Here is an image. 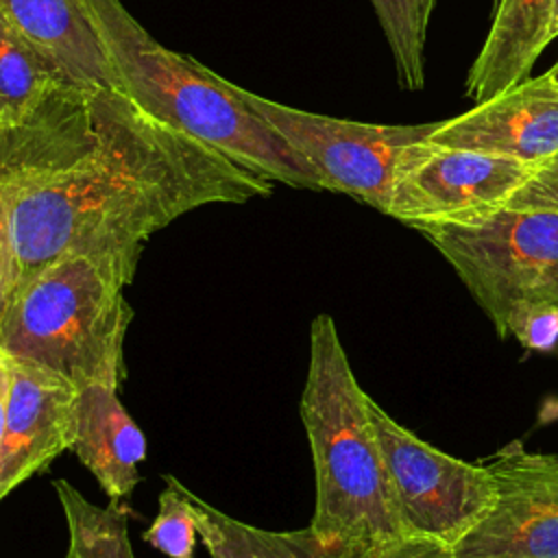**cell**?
Returning <instances> with one entry per match:
<instances>
[{
	"label": "cell",
	"instance_id": "6da1fadb",
	"mask_svg": "<svg viewBox=\"0 0 558 558\" xmlns=\"http://www.w3.org/2000/svg\"><path fill=\"white\" fill-rule=\"evenodd\" d=\"M270 194L272 181L150 116L116 85L63 92L17 129L9 216L20 283L83 255L131 286L144 244L179 216Z\"/></svg>",
	"mask_w": 558,
	"mask_h": 558
},
{
	"label": "cell",
	"instance_id": "7a4b0ae2",
	"mask_svg": "<svg viewBox=\"0 0 558 558\" xmlns=\"http://www.w3.org/2000/svg\"><path fill=\"white\" fill-rule=\"evenodd\" d=\"M81 4L102 44L113 85L144 111L272 183L325 190L314 166L240 98L233 83L161 46L120 0Z\"/></svg>",
	"mask_w": 558,
	"mask_h": 558
},
{
	"label": "cell",
	"instance_id": "3957f363",
	"mask_svg": "<svg viewBox=\"0 0 558 558\" xmlns=\"http://www.w3.org/2000/svg\"><path fill=\"white\" fill-rule=\"evenodd\" d=\"M368 403L333 318L318 314L310 325V362L299 408L316 480L310 527L351 556L408 534Z\"/></svg>",
	"mask_w": 558,
	"mask_h": 558
},
{
	"label": "cell",
	"instance_id": "277c9868",
	"mask_svg": "<svg viewBox=\"0 0 558 558\" xmlns=\"http://www.w3.org/2000/svg\"><path fill=\"white\" fill-rule=\"evenodd\" d=\"M124 288L102 264L83 255L48 264L15 290L0 323V353L76 388L102 384L118 390L133 318Z\"/></svg>",
	"mask_w": 558,
	"mask_h": 558
},
{
	"label": "cell",
	"instance_id": "5b68a950",
	"mask_svg": "<svg viewBox=\"0 0 558 558\" xmlns=\"http://www.w3.org/2000/svg\"><path fill=\"white\" fill-rule=\"evenodd\" d=\"M499 338L523 312L558 305V214L499 209L473 222L418 225Z\"/></svg>",
	"mask_w": 558,
	"mask_h": 558
},
{
	"label": "cell",
	"instance_id": "8992f818",
	"mask_svg": "<svg viewBox=\"0 0 558 558\" xmlns=\"http://www.w3.org/2000/svg\"><path fill=\"white\" fill-rule=\"evenodd\" d=\"M235 92L314 166L327 192L349 194L384 214L412 146L425 142L438 124L342 120L268 100L240 85Z\"/></svg>",
	"mask_w": 558,
	"mask_h": 558
},
{
	"label": "cell",
	"instance_id": "52a82bcc",
	"mask_svg": "<svg viewBox=\"0 0 558 558\" xmlns=\"http://www.w3.org/2000/svg\"><path fill=\"white\" fill-rule=\"evenodd\" d=\"M368 408L405 532L456 547L497 499L488 466L432 447L373 399Z\"/></svg>",
	"mask_w": 558,
	"mask_h": 558
},
{
	"label": "cell",
	"instance_id": "ba28073f",
	"mask_svg": "<svg viewBox=\"0 0 558 558\" xmlns=\"http://www.w3.org/2000/svg\"><path fill=\"white\" fill-rule=\"evenodd\" d=\"M532 170L514 157L425 140L410 150L388 216L410 227L473 222L504 209Z\"/></svg>",
	"mask_w": 558,
	"mask_h": 558
},
{
	"label": "cell",
	"instance_id": "9c48e42d",
	"mask_svg": "<svg viewBox=\"0 0 558 558\" xmlns=\"http://www.w3.org/2000/svg\"><path fill=\"white\" fill-rule=\"evenodd\" d=\"M486 466L497 499L453 558H558V456L532 453L514 440Z\"/></svg>",
	"mask_w": 558,
	"mask_h": 558
},
{
	"label": "cell",
	"instance_id": "30bf717a",
	"mask_svg": "<svg viewBox=\"0 0 558 558\" xmlns=\"http://www.w3.org/2000/svg\"><path fill=\"white\" fill-rule=\"evenodd\" d=\"M427 142L538 163L558 153V81L547 72L436 124Z\"/></svg>",
	"mask_w": 558,
	"mask_h": 558
},
{
	"label": "cell",
	"instance_id": "8fae6325",
	"mask_svg": "<svg viewBox=\"0 0 558 558\" xmlns=\"http://www.w3.org/2000/svg\"><path fill=\"white\" fill-rule=\"evenodd\" d=\"M11 375L0 445V501L72 445L78 388L44 368L4 357Z\"/></svg>",
	"mask_w": 558,
	"mask_h": 558
},
{
	"label": "cell",
	"instance_id": "7c38bea8",
	"mask_svg": "<svg viewBox=\"0 0 558 558\" xmlns=\"http://www.w3.org/2000/svg\"><path fill=\"white\" fill-rule=\"evenodd\" d=\"M70 449L109 499H124L142 480L140 462L146 458V438L111 386L78 388Z\"/></svg>",
	"mask_w": 558,
	"mask_h": 558
},
{
	"label": "cell",
	"instance_id": "4fadbf2b",
	"mask_svg": "<svg viewBox=\"0 0 558 558\" xmlns=\"http://www.w3.org/2000/svg\"><path fill=\"white\" fill-rule=\"evenodd\" d=\"M0 11L78 89L113 85L111 65L81 0H0Z\"/></svg>",
	"mask_w": 558,
	"mask_h": 558
},
{
	"label": "cell",
	"instance_id": "5bb4252c",
	"mask_svg": "<svg viewBox=\"0 0 558 558\" xmlns=\"http://www.w3.org/2000/svg\"><path fill=\"white\" fill-rule=\"evenodd\" d=\"M556 0H497L486 41L466 76V96L482 102L530 76L554 39Z\"/></svg>",
	"mask_w": 558,
	"mask_h": 558
},
{
	"label": "cell",
	"instance_id": "9a60e30c",
	"mask_svg": "<svg viewBox=\"0 0 558 558\" xmlns=\"http://www.w3.org/2000/svg\"><path fill=\"white\" fill-rule=\"evenodd\" d=\"M174 484L192 504L198 536L209 558H353L344 547L323 541L310 525L292 532H270L225 514L177 477Z\"/></svg>",
	"mask_w": 558,
	"mask_h": 558
},
{
	"label": "cell",
	"instance_id": "2e32d148",
	"mask_svg": "<svg viewBox=\"0 0 558 558\" xmlns=\"http://www.w3.org/2000/svg\"><path fill=\"white\" fill-rule=\"evenodd\" d=\"M70 89L78 87L0 11V129L33 122Z\"/></svg>",
	"mask_w": 558,
	"mask_h": 558
},
{
	"label": "cell",
	"instance_id": "e0dca14e",
	"mask_svg": "<svg viewBox=\"0 0 558 558\" xmlns=\"http://www.w3.org/2000/svg\"><path fill=\"white\" fill-rule=\"evenodd\" d=\"M52 486L68 525L65 558H135L129 538V506L122 499L96 506L68 480H54Z\"/></svg>",
	"mask_w": 558,
	"mask_h": 558
},
{
	"label": "cell",
	"instance_id": "ac0fdd59",
	"mask_svg": "<svg viewBox=\"0 0 558 558\" xmlns=\"http://www.w3.org/2000/svg\"><path fill=\"white\" fill-rule=\"evenodd\" d=\"M381 31L395 57L399 83L408 89H421L425 83L423 46L427 13L423 0H371Z\"/></svg>",
	"mask_w": 558,
	"mask_h": 558
},
{
	"label": "cell",
	"instance_id": "d6986e66",
	"mask_svg": "<svg viewBox=\"0 0 558 558\" xmlns=\"http://www.w3.org/2000/svg\"><path fill=\"white\" fill-rule=\"evenodd\" d=\"M163 480L166 490L159 495L157 517L142 538L168 558H194L198 527L192 504L174 484L172 475H166Z\"/></svg>",
	"mask_w": 558,
	"mask_h": 558
},
{
	"label": "cell",
	"instance_id": "ffe728a7",
	"mask_svg": "<svg viewBox=\"0 0 558 558\" xmlns=\"http://www.w3.org/2000/svg\"><path fill=\"white\" fill-rule=\"evenodd\" d=\"M17 129H0V323L20 286V262L9 216V177L15 155Z\"/></svg>",
	"mask_w": 558,
	"mask_h": 558
},
{
	"label": "cell",
	"instance_id": "44dd1931",
	"mask_svg": "<svg viewBox=\"0 0 558 558\" xmlns=\"http://www.w3.org/2000/svg\"><path fill=\"white\" fill-rule=\"evenodd\" d=\"M506 209L558 214V153L534 166L523 185L508 198Z\"/></svg>",
	"mask_w": 558,
	"mask_h": 558
},
{
	"label": "cell",
	"instance_id": "7402d4cb",
	"mask_svg": "<svg viewBox=\"0 0 558 558\" xmlns=\"http://www.w3.org/2000/svg\"><path fill=\"white\" fill-rule=\"evenodd\" d=\"M508 336L530 351H551L558 344V305H545L517 316Z\"/></svg>",
	"mask_w": 558,
	"mask_h": 558
},
{
	"label": "cell",
	"instance_id": "603a6c76",
	"mask_svg": "<svg viewBox=\"0 0 558 558\" xmlns=\"http://www.w3.org/2000/svg\"><path fill=\"white\" fill-rule=\"evenodd\" d=\"M353 558H453V547L434 538L403 534Z\"/></svg>",
	"mask_w": 558,
	"mask_h": 558
},
{
	"label": "cell",
	"instance_id": "cb8c5ba5",
	"mask_svg": "<svg viewBox=\"0 0 558 558\" xmlns=\"http://www.w3.org/2000/svg\"><path fill=\"white\" fill-rule=\"evenodd\" d=\"M9 384H11L9 366H7L4 355L0 353V445H2V436H4V414H7V395H9Z\"/></svg>",
	"mask_w": 558,
	"mask_h": 558
},
{
	"label": "cell",
	"instance_id": "d4e9b609",
	"mask_svg": "<svg viewBox=\"0 0 558 558\" xmlns=\"http://www.w3.org/2000/svg\"><path fill=\"white\" fill-rule=\"evenodd\" d=\"M434 4H436V0H423V9H425V13H427V17H432V11H434Z\"/></svg>",
	"mask_w": 558,
	"mask_h": 558
},
{
	"label": "cell",
	"instance_id": "484cf974",
	"mask_svg": "<svg viewBox=\"0 0 558 558\" xmlns=\"http://www.w3.org/2000/svg\"><path fill=\"white\" fill-rule=\"evenodd\" d=\"M558 37V0H556V9H554V39Z\"/></svg>",
	"mask_w": 558,
	"mask_h": 558
},
{
	"label": "cell",
	"instance_id": "4316f807",
	"mask_svg": "<svg viewBox=\"0 0 558 558\" xmlns=\"http://www.w3.org/2000/svg\"><path fill=\"white\" fill-rule=\"evenodd\" d=\"M547 74H549L551 78H556V81H558V59H556V63H554V65L547 70Z\"/></svg>",
	"mask_w": 558,
	"mask_h": 558
}]
</instances>
